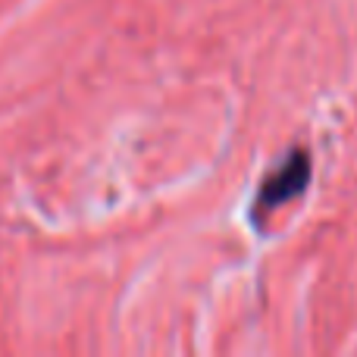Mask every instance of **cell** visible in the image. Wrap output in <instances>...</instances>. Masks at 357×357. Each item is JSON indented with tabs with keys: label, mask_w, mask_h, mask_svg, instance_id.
Instances as JSON below:
<instances>
[{
	"label": "cell",
	"mask_w": 357,
	"mask_h": 357,
	"mask_svg": "<svg viewBox=\"0 0 357 357\" xmlns=\"http://www.w3.org/2000/svg\"><path fill=\"white\" fill-rule=\"evenodd\" d=\"M307 178H310V160L304 151H291L285 157L282 167H276L273 173H266L264 185L257 188V197H254V207H251V222L254 226H264V216L279 210L285 201L298 197L304 188H307Z\"/></svg>",
	"instance_id": "6da1fadb"
}]
</instances>
